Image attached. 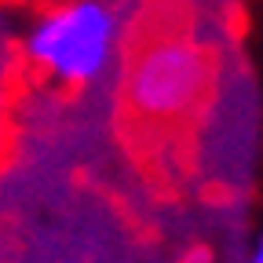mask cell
<instances>
[{
	"label": "cell",
	"mask_w": 263,
	"mask_h": 263,
	"mask_svg": "<svg viewBox=\"0 0 263 263\" xmlns=\"http://www.w3.org/2000/svg\"><path fill=\"white\" fill-rule=\"evenodd\" d=\"M124 22L110 0H51L26 33V59L59 84L103 81L121 55Z\"/></svg>",
	"instance_id": "cell-1"
},
{
	"label": "cell",
	"mask_w": 263,
	"mask_h": 263,
	"mask_svg": "<svg viewBox=\"0 0 263 263\" xmlns=\"http://www.w3.org/2000/svg\"><path fill=\"white\" fill-rule=\"evenodd\" d=\"M212 88V59L186 37L150 41L124 73L128 106L146 121H179L205 103Z\"/></svg>",
	"instance_id": "cell-2"
},
{
	"label": "cell",
	"mask_w": 263,
	"mask_h": 263,
	"mask_svg": "<svg viewBox=\"0 0 263 263\" xmlns=\"http://www.w3.org/2000/svg\"><path fill=\"white\" fill-rule=\"evenodd\" d=\"M252 263H263V234H259V241H256V249H252Z\"/></svg>",
	"instance_id": "cell-3"
},
{
	"label": "cell",
	"mask_w": 263,
	"mask_h": 263,
	"mask_svg": "<svg viewBox=\"0 0 263 263\" xmlns=\"http://www.w3.org/2000/svg\"><path fill=\"white\" fill-rule=\"evenodd\" d=\"M8 4H51V0H8Z\"/></svg>",
	"instance_id": "cell-4"
}]
</instances>
